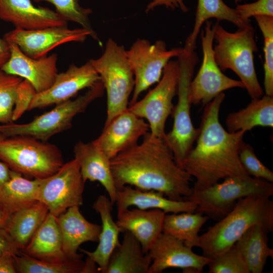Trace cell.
<instances>
[{
  "label": "cell",
  "mask_w": 273,
  "mask_h": 273,
  "mask_svg": "<svg viewBox=\"0 0 273 273\" xmlns=\"http://www.w3.org/2000/svg\"><path fill=\"white\" fill-rule=\"evenodd\" d=\"M110 165L117 190L130 186L159 192L176 201L184 200L193 192L192 177L177 164L164 139L150 132L141 144L112 158Z\"/></svg>",
  "instance_id": "1"
},
{
  "label": "cell",
  "mask_w": 273,
  "mask_h": 273,
  "mask_svg": "<svg viewBox=\"0 0 273 273\" xmlns=\"http://www.w3.org/2000/svg\"><path fill=\"white\" fill-rule=\"evenodd\" d=\"M224 98L225 94L221 93L204 106L196 145L184 161L183 169L195 178L193 191L207 189L228 177H251L239 155L245 132H229L219 121V110Z\"/></svg>",
  "instance_id": "2"
},
{
  "label": "cell",
  "mask_w": 273,
  "mask_h": 273,
  "mask_svg": "<svg viewBox=\"0 0 273 273\" xmlns=\"http://www.w3.org/2000/svg\"><path fill=\"white\" fill-rule=\"evenodd\" d=\"M259 225L273 231V201L259 195L239 199L232 210L200 236L202 255L213 258L234 245L250 227Z\"/></svg>",
  "instance_id": "3"
},
{
  "label": "cell",
  "mask_w": 273,
  "mask_h": 273,
  "mask_svg": "<svg viewBox=\"0 0 273 273\" xmlns=\"http://www.w3.org/2000/svg\"><path fill=\"white\" fill-rule=\"evenodd\" d=\"M213 28V38L217 41L213 54L219 69L221 71L231 69L239 77L252 100L260 98L263 92L254 64L253 53L258 49L251 24L238 28L234 33L227 31L218 23Z\"/></svg>",
  "instance_id": "4"
},
{
  "label": "cell",
  "mask_w": 273,
  "mask_h": 273,
  "mask_svg": "<svg viewBox=\"0 0 273 273\" xmlns=\"http://www.w3.org/2000/svg\"><path fill=\"white\" fill-rule=\"evenodd\" d=\"M0 160L10 170L34 179L53 175L64 163L55 145L23 135L6 138L0 142Z\"/></svg>",
  "instance_id": "5"
},
{
  "label": "cell",
  "mask_w": 273,
  "mask_h": 273,
  "mask_svg": "<svg viewBox=\"0 0 273 273\" xmlns=\"http://www.w3.org/2000/svg\"><path fill=\"white\" fill-rule=\"evenodd\" d=\"M177 57L179 69L176 91L178 100L171 113L173 118L172 129L166 133L164 140L176 163L183 168L184 161L199 132V128H196L192 122L190 99V85L198 58L194 51L184 48Z\"/></svg>",
  "instance_id": "6"
},
{
  "label": "cell",
  "mask_w": 273,
  "mask_h": 273,
  "mask_svg": "<svg viewBox=\"0 0 273 273\" xmlns=\"http://www.w3.org/2000/svg\"><path fill=\"white\" fill-rule=\"evenodd\" d=\"M100 76L107 93V125L128 107L129 97L134 87V77L129 63L126 51L109 39L103 55L89 60Z\"/></svg>",
  "instance_id": "7"
},
{
  "label": "cell",
  "mask_w": 273,
  "mask_h": 273,
  "mask_svg": "<svg viewBox=\"0 0 273 273\" xmlns=\"http://www.w3.org/2000/svg\"><path fill=\"white\" fill-rule=\"evenodd\" d=\"M104 89L101 80L75 100L58 104L52 110L35 117L28 123L0 124V135L5 138L23 135L46 142L54 135L71 128L74 117L101 97Z\"/></svg>",
  "instance_id": "8"
},
{
  "label": "cell",
  "mask_w": 273,
  "mask_h": 273,
  "mask_svg": "<svg viewBox=\"0 0 273 273\" xmlns=\"http://www.w3.org/2000/svg\"><path fill=\"white\" fill-rule=\"evenodd\" d=\"M254 195L270 197L272 183L251 176L246 179L228 177L207 189L193 191L185 200L196 204L195 212L218 221L232 210L239 199Z\"/></svg>",
  "instance_id": "9"
},
{
  "label": "cell",
  "mask_w": 273,
  "mask_h": 273,
  "mask_svg": "<svg viewBox=\"0 0 273 273\" xmlns=\"http://www.w3.org/2000/svg\"><path fill=\"white\" fill-rule=\"evenodd\" d=\"M179 71L178 61H168L156 87L128 107L129 111L148 121L150 133L155 136L164 139L166 134L165 123L174 107L172 100L177 91Z\"/></svg>",
  "instance_id": "10"
},
{
  "label": "cell",
  "mask_w": 273,
  "mask_h": 273,
  "mask_svg": "<svg viewBox=\"0 0 273 273\" xmlns=\"http://www.w3.org/2000/svg\"><path fill=\"white\" fill-rule=\"evenodd\" d=\"M84 181L75 158L62 166L54 174L40 179L37 200L43 203L56 217L69 208L83 203Z\"/></svg>",
  "instance_id": "11"
},
{
  "label": "cell",
  "mask_w": 273,
  "mask_h": 273,
  "mask_svg": "<svg viewBox=\"0 0 273 273\" xmlns=\"http://www.w3.org/2000/svg\"><path fill=\"white\" fill-rule=\"evenodd\" d=\"M183 48L167 50L164 41L153 44L144 39H138L126 51L127 57L134 77V87L129 106L135 103L140 94L158 82L169 60L178 57Z\"/></svg>",
  "instance_id": "12"
},
{
  "label": "cell",
  "mask_w": 273,
  "mask_h": 273,
  "mask_svg": "<svg viewBox=\"0 0 273 273\" xmlns=\"http://www.w3.org/2000/svg\"><path fill=\"white\" fill-rule=\"evenodd\" d=\"M201 38L203 62L201 67L190 85V99L192 104L205 106L223 91L234 88H245L241 80H235L224 75L216 64L213 54V28L212 23L206 21Z\"/></svg>",
  "instance_id": "13"
},
{
  "label": "cell",
  "mask_w": 273,
  "mask_h": 273,
  "mask_svg": "<svg viewBox=\"0 0 273 273\" xmlns=\"http://www.w3.org/2000/svg\"><path fill=\"white\" fill-rule=\"evenodd\" d=\"M88 36L99 41L95 31L83 27L70 29L67 25L32 30L15 28L6 33L4 38L17 45L26 55L38 59L46 56L60 44L71 41L82 42Z\"/></svg>",
  "instance_id": "14"
},
{
  "label": "cell",
  "mask_w": 273,
  "mask_h": 273,
  "mask_svg": "<svg viewBox=\"0 0 273 273\" xmlns=\"http://www.w3.org/2000/svg\"><path fill=\"white\" fill-rule=\"evenodd\" d=\"M148 253L152 259L148 273H161L168 268H179L184 273H201L212 260L196 254L183 241L163 232Z\"/></svg>",
  "instance_id": "15"
},
{
  "label": "cell",
  "mask_w": 273,
  "mask_h": 273,
  "mask_svg": "<svg viewBox=\"0 0 273 273\" xmlns=\"http://www.w3.org/2000/svg\"><path fill=\"white\" fill-rule=\"evenodd\" d=\"M101 80L89 61L81 66L71 65L65 72L58 73L48 89L35 93L28 110L58 105L75 96L81 90L89 88Z\"/></svg>",
  "instance_id": "16"
},
{
  "label": "cell",
  "mask_w": 273,
  "mask_h": 273,
  "mask_svg": "<svg viewBox=\"0 0 273 273\" xmlns=\"http://www.w3.org/2000/svg\"><path fill=\"white\" fill-rule=\"evenodd\" d=\"M150 129L143 118L128 109L104 125L101 134L92 142L110 159L138 144Z\"/></svg>",
  "instance_id": "17"
},
{
  "label": "cell",
  "mask_w": 273,
  "mask_h": 273,
  "mask_svg": "<svg viewBox=\"0 0 273 273\" xmlns=\"http://www.w3.org/2000/svg\"><path fill=\"white\" fill-rule=\"evenodd\" d=\"M9 43L10 56L1 70L27 80L37 93L51 87L58 74L57 54L34 59L25 54L16 44Z\"/></svg>",
  "instance_id": "18"
},
{
  "label": "cell",
  "mask_w": 273,
  "mask_h": 273,
  "mask_svg": "<svg viewBox=\"0 0 273 273\" xmlns=\"http://www.w3.org/2000/svg\"><path fill=\"white\" fill-rule=\"evenodd\" d=\"M0 19L25 30L67 26L68 23L56 11L36 7L31 0H0Z\"/></svg>",
  "instance_id": "19"
},
{
  "label": "cell",
  "mask_w": 273,
  "mask_h": 273,
  "mask_svg": "<svg viewBox=\"0 0 273 273\" xmlns=\"http://www.w3.org/2000/svg\"><path fill=\"white\" fill-rule=\"evenodd\" d=\"M79 207H70L56 217L63 250L69 258L82 257L77 253L80 246L87 242H98L101 231V225L88 221Z\"/></svg>",
  "instance_id": "20"
},
{
  "label": "cell",
  "mask_w": 273,
  "mask_h": 273,
  "mask_svg": "<svg viewBox=\"0 0 273 273\" xmlns=\"http://www.w3.org/2000/svg\"><path fill=\"white\" fill-rule=\"evenodd\" d=\"M74 158L77 161L84 181H98L114 204L117 189L112 175L110 159L92 141L78 142L74 146Z\"/></svg>",
  "instance_id": "21"
},
{
  "label": "cell",
  "mask_w": 273,
  "mask_h": 273,
  "mask_svg": "<svg viewBox=\"0 0 273 273\" xmlns=\"http://www.w3.org/2000/svg\"><path fill=\"white\" fill-rule=\"evenodd\" d=\"M166 213L158 209H125L117 211L116 221L122 232H129L140 242L143 252L147 253L162 233Z\"/></svg>",
  "instance_id": "22"
},
{
  "label": "cell",
  "mask_w": 273,
  "mask_h": 273,
  "mask_svg": "<svg viewBox=\"0 0 273 273\" xmlns=\"http://www.w3.org/2000/svg\"><path fill=\"white\" fill-rule=\"evenodd\" d=\"M117 211L135 206L141 209H158L167 213L195 212L197 205L189 200L176 201L162 193L143 190L130 186L117 190L115 203Z\"/></svg>",
  "instance_id": "23"
},
{
  "label": "cell",
  "mask_w": 273,
  "mask_h": 273,
  "mask_svg": "<svg viewBox=\"0 0 273 273\" xmlns=\"http://www.w3.org/2000/svg\"><path fill=\"white\" fill-rule=\"evenodd\" d=\"M113 204L109 198L105 195H100L96 199L93 208L99 214L102 221L99 243L94 251L80 249V252L96 263L101 273H106L109 258L114 249L120 243L119 235L122 232L112 217Z\"/></svg>",
  "instance_id": "24"
},
{
  "label": "cell",
  "mask_w": 273,
  "mask_h": 273,
  "mask_svg": "<svg viewBox=\"0 0 273 273\" xmlns=\"http://www.w3.org/2000/svg\"><path fill=\"white\" fill-rule=\"evenodd\" d=\"M21 253L54 262L75 259L68 258L64 252L56 217L50 213Z\"/></svg>",
  "instance_id": "25"
},
{
  "label": "cell",
  "mask_w": 273,
  "mask_h": 273,
  "mask_svg": "<svg viewBox=\"0 0 273 273\" xmlns=\"http://www.w3.org/2000/svg\"><path fill=\"white\" fill-rule=\"evenodd\" d=\"M151 262L140 242L129 232L125 231L122 242L111 255L106 273H148Z\"/></svg>",
  "instance_id": "26"
},
{
  "label": "cell",
  "mask_w": 273,
  "mask_h": 273,
  "mask_svg": "<svg viewBox=\"0 0 273 273\" xmlns=\"http://www.w3.org/2000/svg\"><path fill=\"white\" fill-rule=\"evenodd\" d=\"M40 179L30 180L11 170L9 180L0 187V206L9 215L37 201Z\"/></svg>",
  "instance_id": "27"
},
{
  "label": "cell",
  "mask_w": 273,
  "mask_h": 273,
  "mask_svg": "<svg viewBox=\"0 0 273 273\" xmlns=\"http://www.w3.org/2000/svg\"><path fill=\"white\" fill-rule=\"evenodd\" d=\"M49 213L47 207L38 201L9 216L5 229L21 251L28 245Z\"/></svg>",
  "instance_id": "28"
},
{
  "label": "cell",
  "mask_w": 273,
  "mask_h": 273,
  "mask_svg": "<svg viewBox=\"0 0 273 273\" xmlns=\"http://www.w3.org/2000/svg\"><path fill=\"white\" fill-rule=\"evenodd\" d=\"M228 131L244 132L257 126L273 127V97L265 95L252 100L244 109L230 113L226 118Z\"/></svg>",
  "instance_id": "29"
},
{
  "label": "cell",
  "mask_w": 273,
  "mask_h": 273,
  "mask_svg": "<svg viewBox=\"0 0 273 273\" xmlns=\"http://www.w3.org/2000/svg\"><path fill=\"white\" fill-rule=\"evenodd\" d=\"M268 233L259 225L249 228L235 244L251 273H261L273 249L268 244Z\"/></svg>",
  "instance_id": "30"
},
{
  "label": "cell",
  "mask_w": 273,
  "mask_h": 273,
  "mask_svg": "<svg viewBox=\"0 0 273 273\" xmlns=\"http://www.w3.org/2000/svg\"><path fill=\"white\" fill-rule=\"evenodd\" d=\"M209 219L198 212L167 213L164 217L162 232L183 241L192 248L199 247V233Z\"/></svg>",
  "instance_id": "31"
},
{
  "label": "cell",
  "mask_w": 273,
  "mask_h": 273,
  "mask_svg": "<svg viewBox=\"0 0 273 273\" xmlns=\"http://www.w3.org/2000/svg\"><path fill=\"white\" fill-rule=\"evenodd\" d=\"M212 18L218 21L227 20L238 28L250 24V22L243 20L237 10L229 7L222 0H198L194 28L186 39L185 49L195 51L196 39L202 24Z\"/></svg>",
  "instance_id": "32"
},
{
  "label": "cell",
  "mask_w": 273,
  "mask_h": 273,
  "mask_svg": "<svg viewBox=\"0 0 273 273\" xmlns=\"http://www.w3.org/2000/svg\"><path fill=\"white\" fill-rule=\"evenodd\" d=\"M13 256L17 271L19 273H81L84 263L82 257L54 262L37 259L22 253Z\"/></svg>",
  "instance_id": "33"
},
{
  "label": "cell",
  "mask_w": 273,
  "mask_h": 273,
  "mask_svg": "<svg viewBox=\"0 0 273 273\" xmlns=\"http://www.w3.org/2000/svg\"><path fill=\"white\" fill-rule=\"evenodd\" d=\"M22 78L0 70V123H12L14 107Z\"/></svg>",
  "instance_id": "34"
},
{
  "label": "cell",
  "mask_w": 273,
  "mask_h": 273,
  "mask_svg": "<svg viewBox=\"0 0 273 273\" xmlns=\"http://www.w3.org/2000/svg\"><path fill=\"white\" fill-rule=\"evenodd\" d=\"M264 37L265 95L273 97V16H254Z\"/></svg>",
  "instance_id": "35"
},
{
  "label": "cell",
  "mask_w": 273,
  "mask_h": 273,
  "mask_svg": "<svg viewBox=\"0 0 273 273\" xmlns=\"http://www.w3.org/2000/svg\"><path fill=\"white\" fill-rule=\"evenodd\" d=\"M209 273H250L247 263L235 244L212 258Z\"/></svg>",
  "instance_id": "36"
},
{
  "label": "cell",
  "mask_w": 273,
  "mask_h": 273,
  "mask_svg": "<svg viewBox=\"0 0 273 273\" xmlns=\"http://www.w3.org/2000/svg\"><path fill=\"white\" fill-rule=\"evenodd\" d=\"M35 2L46 1L53 4L56 12L66 20L79 24L81 26L92 31L93 29L89 15L92 13L90 9L81 7L78 0H32Z\"/></svg>",
  "instance_id": "37"
},
{
  "label": "cell",
  "mask_w": 273,
  "mask_h": 273,
  "mask_svg": "<svg viewBox=\"0 0 273 273\" xmlns=\"http://www.w3.org/2000/svg\"><path fill=\"white\" fill-rule=\"evenodd\" d=\"M239 155L241 164L250 176L273 183L272 171L259 160L251 145L244 142Z\"/></svg>",
  "instance_id": "38"
},
{
  "label": "cell",
  "mask_w": 273,
  "mask_h": 273,
  "mask_svg": "<svg viewBox=\"0 0 273 273\" xmlns=\"http://www.w3.org/2000/svg\"><path fill=\"white\" fill-rule=\"evenodd\" d=\"M236 10L240 18L246 22H250L249 18L252 16H273V0H257L254 3L238 5Z\"/></svg>",
  "instance_id": "39"
},
{
  "label": "cell",
  "mask_w": 273,
  "mask_h": 273,
  "mask_svg": "<svg viewBox=\"0 0 273 273\" xmlns=\"http://www.w3.org/2000/svg\"><path fill=\"white\" fill-rule=\"evenodd\" d=\"M30 83L26 79L22 81L18 88V96L13 111V120L16 121L25 111L28 110L30 101L35 93Z\"/></svg>",
  "instance_id": "40"
},
{
  "label": "cell",
  "mask_w": 273,
  "mask_h": 273,
  "mask_svg": "<svg viewBox=\"0 0 273 273\" xmlns=\"http://www.w3.org/2000/svg\"><path fill=\"white\" fill-rule=\"evenodd\" d=\"M21 251L5 228H0V256L10 254L20 255Z\"/></svg>",
  "instance_id": "41"
},
{
  "label": "cell",
  "mask_w": 273,
  "mask_h": 273,
  "mask_svg": "<svg viewBox=\"0 0 273 273\" xmlns=\"http://www.w3.org/2000/svg\"><path fill=\"white\" fill-rule=\"evenodd\" d=\"M159 5H165L172 9H174L175 7H179L185 12L188 10L183 0H152L148 5L146 11L149 12Z\"/></svg>",
  "instance_id": "42"
},
{
  "label": "cell",
  "mask_w": 273,
  "mask_h": 273,
  "mask_svg": "<svg viewBox=\"0 0 273 273\" xmlns=\"http://www.w3.org/2000/svg\"><path fill=\"white\" fill-rule=\"evenodd\" d=\"M14 255L10 254L0 256V273H16Z\"/></svg>",
  "instance_id": "43"
},
{
  "label": "cell",
  "mask_w": 273,
  "mask_h": 273,
  "mask_svg": "<svg viewBox=\"0 0 273 273\" xmlns=\"http://www.w3.org/2000/svg\"><path fill=\"white\" fill-rule=\"evenodd\" d=\"M10 56L9 42L5 38H0V70Z\"/></svg>",
  "instance_id": "44"
},
{
  "label": "cell",
  "mask_w": 273,
  "mask_h": 273,
  "mask_svg": "<svg viewBox=\"0 0 273 273\" xmlns=\"http://www.w3.org/2000/svg\"><path fill=\"white\" fill-rule=\"evenodd\" d=\"M100 272L96 263L87 256L81 273Z\"/></svg>",
  "instance_id": "45"
},
{
  "label": "cell",
  "mask_w": 273,
  "mask_h": 273,
  "mask_svg": "<svg viewBox=\"0 0 273 273\" xmlns=\"http://www.w3.org/2000/svg\"><path fill=\"white\" fill-rule=\"evenodd\" d=\"M10 173V168L0 160V187L9 180Z\"/></svg>",
  "instance_id": "46"
},
{
  "label": "cell",
  "mask_w": 273,
  "mask_h": 273,
  "mask_svg": "<svg viewBox=\"0 0 273 273\" xmlns=\"http://www.w3.org/2000/svg\"><path fill=\"white\" fill-rule=\"evenodd\" d=\"M9 216L0 206V228H5Z\"/></svg>",
  "instance_id": "47"
},
{
  "label": "cell",
  "mask_w": 273,
  "mask_h": 273,
  "mask_svg": "<svg viewBox=\"0 0 273 273\" xmlns=\"http://www.w3.org/2000/svg\"><path fill=\"white\" fill-rule=\"evenodd\" d=\"M5 138H6L5 137H4V136H3L0 135V142H1V141H2L3 140H4V139H5Z\"/></svg>",
  "instance_id": "48"
},
{
  "label": "cell",
  "mask_w": 273,
  "mask_h": 273,
  "mask_svg": "<svg viewBox=\"0 0 273 273\" xmlns=\"http://www.w3.org/2000/svg\"><path fill=\"white\" fill-rule=\"evenodd\" d=\"M242 1V0H235V1L236 3H237V2H240V1Z\"/></svg>",
  "instance_id": "49"
}]
</instances>
